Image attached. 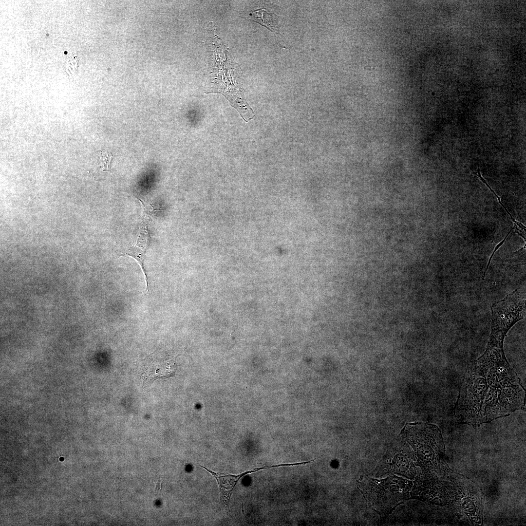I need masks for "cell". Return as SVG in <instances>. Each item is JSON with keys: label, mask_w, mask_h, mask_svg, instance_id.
Returning a JSON list of instances; mask_svg holds the SVG:
<instances>
[{"label": "cell", "mask_w": 526, "mask_h": 526, "mask_svg": "<svg viewBox=\"0 0 526 526\" xmlns=\"http://www.w3.org/2000/svg\"><path fill=\"white\" fill-rule=\"evenodd\" d=\"M526 392L503 348L487 346L468 366L454 410L461 424L478 426L524 409Z\"/></svg>", "instance_id": "obj_1"}, {"label": "cell", "mask_w": 526, "mask_h": 526, "mask_svg": "<svg viewBox=\"0 0 526 526\" xmlns=\"http://www.w3.org/2000/svg\"><path fill=\"white\" fill-rule=\"evenodd\" d=\"M214 29L209 41L210 52L213 55L212 69L210 73L211 90L209 93L222 94L243 119L248 122L255 114L245 100L242 88L238 86L237 78L242 74L241 68L233 59L230 50L215 34Z\"/></svg>", "instance_id": "obj_2"}, {"label": "cell", "mask_w": 526, "mask_h": 526, "mask_svg": "<svg viewBox=\"0 0 526 526\" xmlns=\"http://www.w3.org/2000/svg\"><path fill=\"white\" fill-rule=\"evenodd\" d=\"M401 434L411 447L423 471H439L445 447L436 425L424 422L407 423Z\"/></svg>", "instance_id": "obj_3"}, {"label": "cell", "mask_w": 526, "mask_h": 526, "mask_svg": "<svg viewBox=\"0 0 526 526\" xmlns=\"http://www.w3.org/2000/svg\"><path fill=\"white\" fill-rule=\"evenodd\" d=\"M360 482L361 492L376 511L387 514L409 495L412 483L393 475L382 480L366 477Z\"/></svg>", "instance_id": "obj_4"}, {"label": "cell", "mask_w": 526, "mask_h": 526, "mask_svg": "<svg viewBox=\"0 0 526 526\" xmlns=\"http://www.w3.org/2000/svg\"><path fill=\"white\" fill-rule=\"evenodd\" d=\"M450 507L466 516L472 525L483 526L482 493L479 487L468 477L448 467Z\"/></svg>", "instance_id": "obj_5"}, {"label": "cell", "mask_w": 526, "mask_h": 526, "mask_svg": "<svg viewBox=\"0 0 526 526\" xmlns=\"http://www.w3.org/2000/svg\"><path fill=\"white\" fill-rule=\"evenodd\" d=\"M491 333L487 345L503 348V343L510 329L525 318L526 299L519 289H515L491 307Z\"/></svg>", "instance_id": "obj_6"}, {"label": "cell", "mask_w": 526, "mask_h": 526, "mask_svg": "<svg viewBox=\"0 0 526 526\" xmlns=\"http://www.w3.org/2000/svg\"><path fill=\"white\" fill-rule=\"evenodd\" d=\"M143 207V214L140 231L137 237L135 244L129 249L126 251L122 255L130 256L135 259L140 264L143 271L146 282V287L149 288L148 276L144 267L145 253L150 244V234L148 225L150 217L152 214L157 210L150 204L139 199Z\"/></svg>", "instance_id": "obj_7"}, {"label": "cell", "mask_w": 526, "mask_h": 526, "mask_svg": "<svg viewBox=\"0 0 526 526\" xmlns=\"http://www.w3.org/2000/svg\"><path fill=\"white\" fill-rule=\"evenodd\" d=\"M176 369L177 364L174 360L161 358L151 354L143 360L141 382L143 385H147L157 379L173 376Z\"/></svg>", "instance_id": "obj_8"}, {"label": "cell", "mask_w": 526, "mask_h": 526, "mask_svg": "<svg viewBox=\"0 0 526 526\" xmlns=\"http://www.w3.org/2000/svg\"><path fill=\"white\" fill-rule=\"evenodd\" d=\"M200 466L211 473L215 478L218 484L221 500L224 505L227 507H229L230 498L232 494L234 488L239 480L242 477L248 473L254 472L260 470L259 468H256L252 470L247 471L240 474L233 475L221 472H216L202 465H200Z\"/></svg>", "instance_id": "obj_9"}, {"label": "cell", "mask_w": 526, "mask_h": 526, "mask_svg": "<svg viewBox=\"0 0 526 526\" xmlns=\"http://www.w3.org/2000/svg\"><path fill=\"white\" fill-rule=\"evenodd\" d=\"M247 17L250 19L265 27L271 32L276 35L279 34L276 15L268 13L264 9L260 8L250 13Z\"/></svg>", "instance_id": "obj_10"}, {"label": "cell", "mask_w": 526, "mask_h": 526, "mask_svg": "<svg viewBox=\"0 0 526 526\" xmlns=\"http://www.w3.org/2000/svg\"><path fill=\"white\" fill-rule=\"evenodd\" d=\"M391 465L395 472L400 474H406L407 471L409 475H414V467L413 463L410 462L405 456L401 453L396 455Z\"/></svg>", "instance_id": "obj_11"}, {"label": "cell", "mask_w": 526, "mask_h": 526, "mask_svg": "<svg viewBox=\"0 0 526 526\" xmlns=\"http://www.w3.org/2000/svg\"><path fill=\"white\" fill-rule=\"evenodd\" d=\"M476 176H477V177H478L479 178V179H480V180H481V181H482V182H483V183H484V184H485V185H486V186H487V187H488V188H489V189L490 190V191H491V192H492V193H493V194H494V195H495V196H496V197L497 198V199H498V202H499V204H500V205H501V206H502V207H504V209H505V210H506V211H507V213L508 214V215H509L510 216V218H511V220L512 221V222H514V223H515V225H516L517 226H519V227H520V228H521L522 229H523V230H524L525 231V229H526V226H524V225H523V224H521V223H519V222H518L516 221V220H515V219H514V218H513L512 217V216L511 214H510V212H509L508 211V210H507V209L506 208V207H505V206H504V205H503V204H502V203L501 202V199H500V197H499V196H498V195H497V194H496V193H495V192L494 191V190L492 189V188H490V186H489L488 185V183H487V182H486V180H485V179H484V178H483V177H482V176L481 175V173H480V168H479V167H478V172H477V174H476Z\"/></svg>", "instance_id": "obj_12"}, {"label": "cell", "mask_w": 526, "mask_h": 526, "mask_svg": "<svg viewBox=\"0 0 526 526\" xmlns=\"http://www.w3.org/2000/svg\"><path fill=\"white\" fill-rule=\"evenodd\" d=\"M100 158L103 163L104 169H108L109 164L112 159V155L106 152L101 151Z\"/></svg>", "instance_id": "obj_13"}, {"label": "cell", "mask_w": 526, "mask_h": 526, "mask_svg": "<svg viewBox=\"0 0 526 526\" xmlns=\"http://www.w3.org/2000/svg\"><path fill=\"white\" fill-rule=\"evenodd\" d=\"M514 229V227H512V228H511V229H510V231H509L508 232V233H507V236H506L505 237V238L504 239V240H502V241H501V242H500V243H499V244H498L497 245V246H496L495 247V249H494V251H493V252H492V254H491V256H490V258H489V260H488V264H487V267H486V269H485V271H484V274H483V277H483V279H484L485 278V275H486V272H487V270L488 269V266H489V264H490V262H491V259L492 258V257H493V256L494 255V254L495 252L496 251V250H497V249H498V248H499V247H500V246H501V245H502V244H503V243H504L505 242V240H506V239L507 238V236H508L509 235V233H510L511 232V231L512 230V229Z\"/></svg>", "instance_id": "obj_14"}, {"label": "cell", "mask_w": 526, "mask_h": 526, "mask_svg": "<svg viewBox=\"0 0 526 526\" xmlns=\"http://www.w3.org/2000/svg\"><path fill=\"white\" fill-rule=\"evenodd\" d=\"M161 488V481L160 480H158L157 481V482L155 483V487H154V491L155 492H158Z\"/></svg>", "instance_id": "obj_15"}]
</instances>
